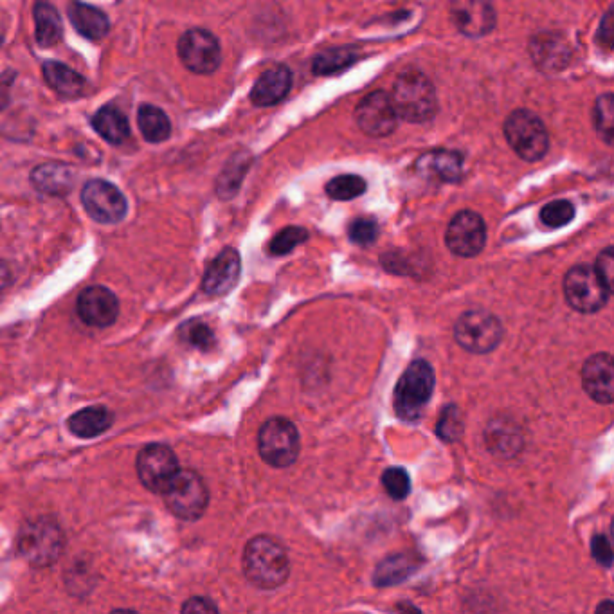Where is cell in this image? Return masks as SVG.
Segmentation results:
<instances>
[{
  "label": "cell",
  "mask_w": 614,
  "mask_h": 614,
  "mask_svg": "<svg viewBox=\"0 0 614 614\" xmlns=\"http://www.w3.org/2000/svg\"><path fill=\"white\" fill-rule=\"evenodd\" d=\"M242 566L247 580L260 589H276L287 582L290 562L287 551L272 537L260 535L247 542Z\"/></svg>",
  "instance_id": "6da1fadb"
},
{
  "label": "cell",
  "mask_w": 614,
  "mask_h": 614,
  "mask_svg": "<svg viewBox=\"0 0 614 614\" xmlns=\"http://www.w3.org/2000/svg\"><path fill=\"white\" fill-rule=\"evenodd\" d=\"M391 101L398 118L409 123H427L438 112L434 85L425 74L418 71H409L398 76Z\"/></svg>",
  "instance_id": "7a4b0ae2"
},
{
  "label": "cell",
  "mask_w": 614,
  "mask_h": 614,
  "mask_svg": "<svg viewBox=\"0 0 614 614\" xmlns=\"http://www.w3.org/2000/svg\"><path fill=\"white\" fill-rule=\"evenodd\" d=\"M434 371L429 362L424 359L411 362L398 380L393 406L398 418L404 422H416L429 400L433 397Z\"/></svg>",
  "instance_id": "3957f363"
},
{
  "label": "cell",
  "mask_w": 614,
  "mask_h": 614,
  "mask_svg": "<svg viewBox=\"0 0 614 614\" xmlns=\"http://www.w3.org/2000/svg\"><path fill=\"white\" fill-rule=\"evenodd\" d=\"M19 553L35 568L55 564L62 555L65 537L62 528L49 517L33 519L22 526L17 539Z\"/></svg>",
  "instance_id": "277c9868"
},
{
  "label": "cell",
  "mask_w": 614,
  "mask_h": 614,
  "mask_svg": "<svg viewBox=\"0 0 614 614\" xmlns=\"http://www.w3.org/2000/svg\"><path fill=\"white\" fill-rule=\"evenodd\" d=\"M299 443L298 427L287 418H271L262 425L258 434V451L262 460L274 469H285L298 460Z\"/></svg>",
  "instance_id": "5b68a950"
},
{
  "label": "cell",
  "mask_w": 614,
  "mask_h": 614,
  "mask_svg": "<svg viewBox=\"0 0 614 614\" xmlns=\"http://www.w3.org/2000/svg\"><path fill=\"white\" fill-rule=\"evenodd\" d=\"M163 497L168 510L182 521H197L209 505L208 487L195 470H179Z\"/></svg>",
  "instance_id": "8992f818"
},
{
  "label": "cell",
  "mask_w": 614,
  "mask_h": 614,
  "mask_svg": "<svg viewBox=\"0 0 614 614\" xmlns=\"http://www.w3.org/2000/svg\"><path fill=\"white\" fill-rule=\"evenodd\" d=\"M505 137L524 161H539L548 152L550 137L541 119L530 110H515L505 123Z\"/></svg>",
  "instance_id": "52a82bcc"
},
{
  "label": "cell",
  "mask_w": 614,
  "mask_h": 614,
  "mask_svg": "<svg viewBox=\"0 0 614 614\" xmlns=\"http://www.w3.org/2000/svg\"><path fill=\"white\" fill-rule=\"evenodd\" d=\"M503 337L501 321L490 312L469 310L461 314L454 325V339L470 353H490L496 350Z\"/></svg>",
  "instance_id": "ba28073f"
},
{
  "label": "cell",
  "mask_w": 614,
  "mask_h": 614,
  "mask_svg": "<svg viewBox=\"0 0 614 614\" xmlns=\"http://www.w3.org/2000/svg\"><path fill=\"white\" fill-rule=\"evenodd\" d=\"M611 290L605 287L604 281L596 274L595 267L577 265L568 271L564 278V296L569 307L582 314H593L607 305L611 298Z\"/></svg>",
  "instance_id": "9c48e42d"
},
{
  "label": "cell",
  "mask_w": 614,
  "mask_h": 614,
  "mask_svg": "<svg viewBox=\"0 0 614 614\" xmlns=\"http://www.w3.org/2000/svg\"><path fill=\"white\" fill-rule=\"evenodd\" d=\"M82 204L87 215L98 224H118L128 213L123 191L103 179H92L83 186Z\"/></svg>",
  "instance_id": "30bf717a"
},
{
  "label": "cell",
  "mask_w": 614,
  "mask_h": 614,
  "mask_svg": "<svg viewBox=\"0 0 614 614\" xmlns=\"http://www.w3.org/2000/svg\"><path fill=\"white\" fill-rule=\"evenodd\" d=\"M181 470L175 452L163 443L146 445L137 456V476L150 492L161 494Z\"/></svg>",
  "instance_id": "8fae6325"
},
{
  "label": "cell",
  "mask_w": 614,
  "mask_h": 614,
  "mask_svg": "<svg viewBox=\"0 0 614 614\" xmlns=\"http://www.w3.org/2000/svg\"><path fill=\"white\" fill-rule=\"evenodd\" d=\"M177 53L184 67L195 74H213L222 62L218 38L206 29H190L179 38Z\"/></svg>",
  "instance_id": "7c38bea8"
},
{
  "label": "cell",
  "mask_w": 614,
  "mask_h": 614,
  "mask_svg": "<svg viewBox=\"0 0 614 614\" xmlns=\"http://www.w3.org/2000/svg\"><path fill=\"white\" fill-rule=\"evenodd\" d=\"M445 244L452 254L461 258L478 256L487 244V226L483 218L474 211L458 213L447 227Z\"/></svg>",
  "instance_id": "4fadbf2b"
},
{
  "label": "cell",
  "mask_w": 614,
  "mask_h": 614,
  "mask_svg": "<svg viewBox=\"0 0 614 614\" xmlns=\"http://www.w3.org/2000/svg\"><path fill=\"white\" fill-rule=\"evenodd\" d=\"M355 121L368 136H389L397 128L398 116L388 92L368 94L355 109Z\"/></svg>",
  "instance_id": "5bb4252c"
},
{
  "label": "cell",
  "mask_w": 614,
  "mask_h": 614,
  "mask_svg": "<svg viewBox=\"0 0 614 614\" xmlns=\"http://www.w3.org/2000/svg\"><path fill=\"white\" fill-rule=\"evenodd\" d=\"M451 19L465 37H483L496 28V10L490 0H451Z\"/></svg>",
  "instance_id": "9a60e30c"
},
{
  "label": "cell",
  "mask_w": 614,
  "mask_h": 614,
  "mask_svg": "<svg viewBox=\"0 0 614 614\" xmlns=\"http://www.w3.org/2000/svg\"><path fill=\"white\" fill-rule=\"evenodd\" d=\"M76 308L83 323L94 328L114 325L119 316V301L116 294L100 285L83 290Z\"/></svg>",
  "instance_id": "2e32d148"
},
{
  "label": "cell",
  "mask_w": 614,
  "mask_h": 614,
  "mask_svg": "<svg viewBox=\"0 0 614 614\" xmlns=\"http://www.w3.org/2000/svg\"><path fill=\"white\" fill-rule=\"evenodd\" d=\"M582 386L595 402L609 406L614 398V364L609 353H595L582 368Z\"/></svg>",
  "instance_id": "e0dca14e"
},
{
  "label": "cell",
  "mask_w": 614,
  "mask_h": 614,
  "mask_svg": "<svg viewBox=\"0 0 614 614\" xmlns=\"http://www.w3.org/2000/svg\"><path fill=\"white\" fill-rule=\"evenodd\" d=\"M242 272L240 254L233 247H227L209 263L206 274L202 278V290L208 296H224L235 289Z\"/></svg>",
  "instance_id": "ac0fdd59"
},
{
  "label": "cell",
  "mask_w": 614,
  "mask_h": 614,
  "mask_svg": "<svg viewBox=\"0 0 614 614\" xmlns=\"http://www.w3.org/2000/svg\"><path fill=\"white\" fill-rule=\"evenodd\" d=\"M292 73L287 65H274L258 78L251 91V101L256 107H272L289 96Z\"/></svg>",
  "instance_id": "d6986e66"
},
{
  "label": "cell",
  "mask_w": 614,
  "mask_h": 614,
  "mask_svg": "<svg viewBox=\"0 0 614 614\" xmlns=\"http://www.w3.org/2000/svg\"><path fill=\"white\" fill-rule=\"evenodd\" d=\"M74 168L71 164L46 163L37 166L31 173V182L40 193L51 197H65L73 190Z\"/></svg>",
  "instance_id": "ffe728a7"
},
{
  "label": "cell",
  "mask_w": 614,
  "mask_h": 614,
  "mask_svg": "<svg viewBox=\"0 0 614 614\" xmlns=\"http://www.w3.org/2000/svg\"><path fill=\"white\" fill-rule=\"evenodd\" d=\"M416 170L427 179L440 182L460 181L463 175V157L452 150H433L418 159Z\"/></svg>",
  "instance_id": "44dd1931"
},
{
  "label": "cell",
  "mask_w": 614,
  "mask_h": 614,
  "mask_svg": "<svg viewBox=\"0 0 614 614\" xmlns=\"http://www.w3.org/2000/svg\"><path fill=\"white\" fill-rule=\"evenodd\" d=\"M42 73H44V80H46L47 85L56 94H60L62 98L76 100V98H82L87 91V80L83 78L82 74L71 69L69 65L49 60L42 65Z\"/></svg>",
  "instance_id": "7402d4cb"
},
{
  "label": "cell",
  "mask_w": 614,
  "mask_h": 614,
  "mask_svg": "<svg viewBox=\"0 0 614 614\" xmlns=\"http://www.w3.org/2000/svg\"><path fill=\"white\" fill-rule=\"evenodd\" d=\"M67 13H69V19H71L74 29L82 37L89 38L92 42H100L109 35V19L98 8L83 4V2H71L69 8H67Z\"/></svg>",
  "instance_id": "603a6c76"
},
{
  "label": "cell",
  "mask_w": 614,
  "mask_h": 614,
  "mask_svg": "<svg viewBox=\"0 0 614 614\" xmlns=\"http://www.w3.org/2000/svg\"><path fill=\"white\" fill-rule=\"evenodd\" d=\"M114 424V413L105 406L85 407L69 418V429L78 438L89 440L109 431Z\"/></svg>",
  "instance_id": "cb8c5ba5"
},
{
  "label": "cell",
  "mask_w": 614,
  "mask_h": 614,
  "mask_svg": "<svg viewBox=\"0 0 614 614\" xmlns=\"http://www.w3.org/2000/svg\"><path fill=\"white\" fill-rule=\"evenodd\" d=\"M91 123L92 128L96 130V134L103 137L110 145H123L130 137V125H128L127 116L114 105L101 107L92 116Z\"/></svg>",
  "instance_id": "d4e9b609"
},
{
  "label": "cell",
  "mask_w": 614,
  "mask_h": 614,
  "mask_svg": "<svg viewBox=\"0 0 614 614\" xmlns=\"http://www.w3.org/2000/svg\"><path fill=\"white\" fill-rule=\"evenodd\" d=\"M33 13H35V29H37L35 37H37L38 46H56L64 33L58 10L46 0H38Z\"/></svg>",
  "instance_id": "484cf974"
},
{
  "label": "cell",
  "mask_w": 614,
  "mask_h": 614,
  "mask_svg": "<svg viewBox=\"0 0 614 614\" xmlns=\"http://www.w3.org/2000/svg\"><path fill=\"white\" fill-rule=\"evenodd\" d=\"M137 127L148 143L159 145L172 136V123L164 110L154 105H143L137 112Z\"/></svg>",
  "instance_id": "4316f807"
},
{
  "label": "cell",
  "mask_w": 614,
  "mask_h": 614,
  "mask_svg": "<svg viewBox=\"0 0 614 614\" xmlns=\"http://www.w3.org/2000/svg\"><path fill=\"white\" fill-rule=\"evenodd\" d=\"M359 58L357 49L353 47H335L323 51L321 55H317L312 62V71L317 76H328V74L341 73L346 71L348 67H352Z\"/></svg>",
  "instance_id": "83f0119b"
},
{
  "label": "cell",
  "mask_w": 614,
  "mask_h": 614,
  "mask_svg": "<svg viewBox=\"0 0 614 614\" xmlns=\"http://www.w3.org/2000/svg\"><path fill=\"white\" fill-rule=\"evenodd\" d=\"M415 562L406 555H393L389 559L382 560L379 568L375 571L373 582L380 587L395 586L404 582L409 575L415 573Z\"/></svg>",
  "instance_id": "f1b7e54d"
},
{
  "label": "cell",
  "mask_w": 614,
  "mask_h": 614,
  "mask_svg": "<svg viewBox=\"0 0 614 614\" xmlns=\"http://www.w3.org/2000/svg\"><path fill=\"white\" fill-rule=\"evenodd\" d=\"M487 442L492 451L497 454H506L505 458H512L523 447V438L512 425H488Z\"/></svg>",
  "instance_id": "f546056e"
},
{
  "label": "cell",
  "mask_w": 614,
  "mask_h": 614,
  "mask_svg": "<svg viewBox=\"0 0 614 614\" xmlns=\"http://www.w3.org/2000/svg\"><path fill=\"white\" fill-rule=\"evenodd\" d=\"M245 154L236 155L235 159H231L226 166V170L218 177L217 193L222 199H231L235 197L236 191L242 184L245 172L251 164L249 157H244Z\"/></svg>",
  "instance_id": "4dcf8cb0"
},
{
  "label": "cell",
  "mask_w": 614,
  "mask_h": 614,
  "mask_svg": "<svg viewBox=\"0 0 614 614\" xmlns=\"http://www.w3.org/2000/svg\"><path fill=\"white\" fill-rule=\"evenodd\" d=\"M366 191V181L359 175H339L326 184V193L334 200H352Z\"/></svg>",
  "instance_id": "1f68e13d"
},
{
  "label": "cell",
  "mask_w": 614,
  "mask_h": 614,
  "mask_svg": "<svg viewBox=\"0 0 614 614\" xmlns=\"http://www.w3.org/2000/svg\"><path fill=\"white\" fill-rule=\"evenodd\" d=\"M595 127L598 136L604 139L607 145H613L614 136V96L604 94L596 101Z\"/></svg>",
  "instance_id": "d6a6232c"
},
{
  "label": "cell",
  "mask_w": 614,
  "mask_h": 614,
  "mask_svg": "<svg viewBox=\"0 0 614 614\" xmlns=\"http://www.w3.org/2000/svg\"><path fill=\"white\" fill-rule=\"evenodd\" d=\"M181 339L200 352H209L215 346V334L206 323L202 321H190L184 323L181 328Z\"/></svg>",
  "instance_id": "836d02e7"
},
{
  "label": "cell",
  "mask_w": 614,
  "mask_h": 614,
  "mask_svg": "<svg viewBox=\"0 0 614 614\" xmlns=\"http://www.w3.org/2000/svg\"><path fill=\"white\" fill-rule=\"evenodd\" d=\"M436 434L438 438H442L443 442L454 443L458 442L463 434V418H461L460 409L456 406L443 407L440 420L436 424Z\"/></svg>",
  "instance_id": "e575fe53"
},
{
  "label": "cell",
  "mask_w": 614,
  "mask_h": 614,
  "mask_svg": "<svg viewBox=\"0 0 614 614\" xmlns=\"http://www.w3.org/2000/svg\"><path fill=\"white\" fill-rule=\"evenodd\" d=\"M308 231L303 227H287L280 231L278 235L272 238L271 245H269V251L274 256H283V254H289L290 251H294L298 245L307 242Z\"/></svg>",
  "instance_id": "d590c367"
},
{
  "label": "cell",
  "mask_w": 614,
  "mask_h": 614,
  "mask_svg": "<svg viewBox=\"0 0 614 614\" xmlns=\"http://www.w3.org/2000/svg\"><path fill=\"white\" fill-rule=\"evenodd\" d=\"M573 218H575V208L568 200L550 202L541 211L542 224L551 227V229L568 226Z\"/></svg>",
  "instance_id": "8d00e7d4"
},
{
  "label": "cell",
  "mask_w": 614,
  "mask_h": 614,
  "mask_svg": "<svg viewBox=\"0 0 614 614\" xmlns=\"http://www.w3.org/2000/svg\"><path fill=\"white\" fill-rule=\"evenodd\" d=\"M382 487L393 499L402 501V499H406L411 494V478H409L406 469H402V467H389L382 474Z\"/></svg>",
  "instance_id": "74e56055"
},
{
  "label": "cell",
  "mask_w": 614,
  "mask_h": 614,
  "mask_svg": "<svg viewBox=\"0 0 614 614\" xmlns=\"http://www.w3.org/2000/svg\"><path fill=\"white\" fill-rule=\"evenodd\" d=\"M353 244L371 245L379 236V224L371 218H357L348 229Z\"/></svg>",
  "instance_id": "f35d334b"
},
{
  "label": "cell",
  "mask_w": 614,
  "mask_h": 614,
  "mask_svg": "<svg viewBox=\"0 0 614 614\" xmlns=\"http://www.w3.org/2000/svg\"><path fill=\"white\" fill-rule=\"evenodd\" d=\"M591 553L595 557L596 562L604 568L613 566V546L607 535H595L591 541Z\"/></svg>",
  "instance_id": "ab89813d"
},
{
  "label": "cell",
  "mask_w": 614,
  "mask_h": 614,
  "mask_svg": "<svg viewBox=\"0 0 614 614\" xmlns=\"http://www.w3.org/2000/svg\"><path fill=\"white\" fill-rule=\"evenodd\" d=\"M595 271L600 280L604 281L605 287L613 292L614 280V253L613 247H607L605 251L600 253L596 260Z\"/></svg>",
  "instance_id": "60d3db41"
},
{
  "label": "cell",
  "mask_w": 614,
  "mask_h": 614,
  "mask_svg": "<svg viewBox=\"0 0 614 614\" xmlns=\"http://www.w3.org/2000/svg\"><path fill=\"white\" fill-rule=\"evenodd\" d=\"M182 613H218V607L208 598H191L182 605Z\"/></svg>",
  "instance_id": "b9f144b4"
},
{
  "label": "cell",
  "mask_w": 614,
  "mask_h": 614,
  "mask_svg": "<svg viewBox=\"0 0 614 614\" xmlns=\"http://www.w3.org/2000/svg\"><path fill=\"white\" fill-rule=\"evenodd\" d=\"M613 11H607L605 13L604 20H602V24H600V42L604 44V47L607 49H611V44H613Z\"/></svg>",
  "instance_id": "7bdbcfd3"
},
{
  "label": "cell",
  "mask_w": 614,
  "mask_h": 614,
  "mask_svg": "<svg viewBox=\"0 0 614 614\" xmlns=\"http://www.w3.org/2000/svg\"><path fill=\"white\" fill-rule=\"evenodd\" d=\"M614 611V605L613 602H611V600H605L604 604L602 605H598V607H596V613H607V614H611Z\"/></svg>",
  "instance_id": "ee69618b"
}]
</instances>
